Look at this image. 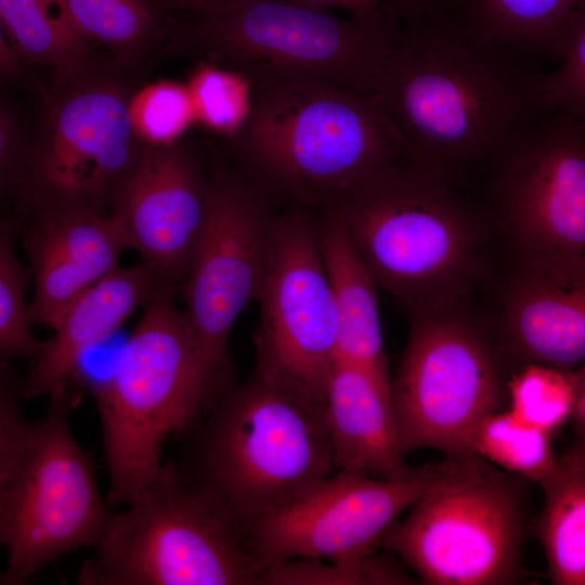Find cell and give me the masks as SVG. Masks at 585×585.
Returning a JSON list of instances; mask_svg holds the SVG:
<instances>
[{"label": "cell", "mask_w": 585, "mask_h": 585, "mask_svg": "<svg viewBox=\"0 0 585 585\" xmlns=\"http://www.w3.org/2000/svg\"><path fill=\"white\" fill-rule=\"evenodd\" d=\"M525 54L480 34L461 17L401 27L374 96L411 159L458 187L491 168L542 115L543 73Z\"/></svg>", "instance_id": "obj_1"}, {"label": "cell", "mask_w": 585, "mask_h": 585, "mask_svg": "<svg viewBox=\"0 0 585 585\" xmlns=\"http://www.w3.org/2000/svg\"><path fill=\"white\" fill-rule=\"evenodd\" d=\"M230 143L236 166L283 205L314 211L411 158L374 95L314 80L253 87Z\"/></svg>", "instance_id": "obj_2"}, {"label": "cell", "mask_w": 585, "mask_h": 585, "mask_svg": "<svg viewBox=\"0 0 585 585\" xmlns=\"http://www.w3.org/2000/svg\"><path fill=\"white\" fill-rule=\"evenodd\" d=\"M457 188L405 158L328 206L378 287L411 315L459 303L481 270V219Z\"/></svg>", "instance_id": "obj_3"}, {"label": "cell", "mask_w": 585, "mask_h": 585, "mask_svg": "<svg viewBox=\"0 0 585 585\" xmlns=\"http://www.w3.org/2000/svg\"><path fill=\"white\" fill-rule=\"evenodd\" d=\"M174 291L158 290L92 389L101 424L110 508L126 505L162 468L164 444L184 433L227 387L203 352Z\"/></svg>", "instance_id": "obj_4"}, {"label": "cell", "mask_w": 585, "mask_h": 585, "mask_svg": "<svg viewBox=\"0 0 585 585\" xmlns=\"http://www.w3.org/2000/svg\"><path fill=\"white\" fill-rule=\"evenodd\" d=\"M206 416L179 464L246 534L335 468L324 404L255 373Z\"/></svg>", "instance_id": "obj_5"}, {"label": "cell", "mask_w": 585, "mask_h": 585, "mask_svg": "<svg viewBox=\"0 0 585 585\" xmlns=\"http://www.w3.org/2000/svg\"><path fill=\"white\" fill-rule=\"evenodd\" d=\"M171 29L202 61L246 75L253 87L314 80L374 94L391 23L340 18L296 0H235L172 10Z\"/></svg>", "instance_id": "obj_6"}, {"label": "cell", "mask_w": 585, "mask_h": 585, "mask_svg": "<svg viewBox=\"0 0 585 585\" xmlns=\"http://www.w3.org/2000/svg\"><path fill=\"white\" fill-rule=\"evenodd\" d=\"M113 511L78 585H252L265 569L246 532L169 459Z\"/></svg>", "instance_id": "obj_7"}, {"label": "cell", "mask_w": 585, "mask_h": 585, "mask_svg": "<svg viewBox=\"0 0 585 585\" xmlns=\"http://www.w3.org/2000/svg\"><path fill=\"white\" fill-rule=\"evenodd\" d=\"M434 484L381 546L425 584L505 585L525 577V481L477 455L445 457Z\"/></svg>", "instance_id": "obj_8"}, {"label": "cell", "mask_w": 585, "mask_h": 585, "mask_svg": "<svg viewBox=\"0 0 585 585\" xmlns=\"http://www.w3.org/2000/svg\"><path fill=\"white\" fill-rule=\"evenodd\" d=\"M507 352L460 303L411 315L390 402L402 455H474L481 421L507 402Z\"/></svg>", "instance_id": "obj_9"}, {"label": "cell", "mask_w": 585, "mask_h": 585, "mask_svg": "<svg viewBox=\"0 0 585 585\" xmlns=\"http://www.w3.org/2000/svg\"><path fill=\"white\" fill-rule=\"evenodd\" d=\"M79 398L72 391L49 399L31 446L0 484V542L6 552L1 585H23L55 559L94 548L104 535L113 511L68 421Z\"/></svg>", "instance_id": "obj_10"}, {"label": "cell", "mask_w": 585, "mask_h": 585, "mask_svg": "<svg viewBox=\"0 0 585 585\" xmlns=\"http://www.w3.org/2000/svg\"><path fill=\"white\" fill-rule=\"evenodd\" d=\"M211 171L205 234L183 284L185 314L212 368L234 385L231 330L263 288L284 205L235 165Z\"/></svg>", "instance_id": "obj_11"}, {"label": "cell", "mask_w": 585, "mask_h": 585, "mask_svg": "<svg viewBox=\"0 0 585 585\" xmlns=\"http://www.w3.org/2000/svg\"><path fill=\"white\" fill-rule=\"evenodd\" d=\"M492 212L518 262L585 260V128L547 112L493 165Z\"/></svg>", "instance_id": "obj_12"}, {"label": "cell", "mask_w": 585, "mask_h": 585, "mask_svg": "<svg viewBox=\"0 0 585 585\" xmlns=\"http://www.w3.org/2000/svg\"><path fill=\"white\" fill-rule=\"evenodd\" d=\"M258 301L252 373L324 404L338 354V318L318 243L317 211L284 205Z\"/></svg>", "instance_id": "obj_13"}, {"label": "cell", "mask_w": 585, "mask_h": 585, "mask_svg": "<svg viewBox=\"0 0 585 585\" xmlns=\"http://www.w3.org/2000/svg\"><path fill=\"white\" fill-rule=\"evenodd\" d=\"M128 103L114 84L84 82L54 104L16 187L21 212L81 208L104 213L144 146Z\"/></svg>", "instance_id": "obj_14"}, {"label": "cell", "mask_w": 585, "mask_h": 585, "mask_svg": "<svg viewBox=\"0 0 585 585\" xmlns=\"http://www.w3.org/2000/svg\"><path fill=\"white\" fill-rule=\"evenodd\" d=\"M443 463L403 478L338 470L247 530L265 568L297 558L343 560L377 549L400 516L438 480Z\"/></svg>", "instance_id": "obj_15"}, {"label": "cell", "mask_w": 585, "mask_h": 585, "mask_svg": "<svg viewBox=\"0 0 585 585\" xmlns=\"http://www.w3.org/2000/svg\"><path fill=\"white\" fill-rule=\"evenodd\" d=\"M211 188V171L178 142L144 145L113 193L108 213L130 249L174 292L183 287L205 234Z\"/></svg>", "instance_id": "obj_16"}, {"label": "cell", "mask_w": 585, "mask_h": 585, "mask_svg": "<svg viewBox=\"0 0 585 585\" xmlns=\"http://www.w3.org/2000/svg\"><path fill=\"white\" fill-rule=\"evenodd\" d=\"M16 222L35 284L29 320L51 329L80 295L119 266L120 256L130 249L108 213L44 208L23 212Z\"/></svg>", "instance_id": "obj_17"}, {"label": "cell", "mask_w": 585, "mask_h": 585, "mask_svg": "<svg viewBox=\"0 0 585 585\" xmlns=\"http://www.w3.org/2000/svg\"><path fill=\"white\" fill-rule=\"evenodd\" d=\"M498 340L524 364L585 365V260L518 262L499 302Z\"/></svg>", "instance_id": "obj_18"}, {"label": "cell", "mask_w": 585, "mask_h": 585, "mask_svg": "<svg viewBox=\"0 0 585 585\" xmlns=\"http://www.w3.org/2000/svg\"><path fill=\"white\" fill-rule=\"evenodd\" d=\"M167 287L139 263L118 266L66 310L21 380L24 399H49L75 391L84 354L114 334L134 312ZM169 288V287H168Z\"/></svg>", "instance_id": "obj_19"}, {"label": "cell", "mask_w": 585, "mask_h": 585, "mask_svg": "<svg viewBox=\"0 0 585 585\" xmlns=\"http://www.w3.org/2000/svg\"><path fill=\"white\" fill-rule=\"evenodd\" d=\"M324 411L337 470L381 479L411 474L399 450L390 387L359 365L336 360Z\"/></svg>", "instance_id": "obj_20"}, {"label": "cell", "mask_w": 585, "mask_h": 585, "mask_svg": "<svg viewBox=\"0 0 585 585\" xmlns=\"http://www.w3.org/2000/svg\"><path fill=\"white\" fill-rule=\"evenodd\" d=\"M317 236L338 318V354L391 387L380 314L378 285L332 207L317 211Z\"/></svg>", "instance_id": "obj_21"}, {"label": "cell", "mask_w": 585, "mask_h": 585, "mask_svg": "<svg viewBox=\"0 0 585 585\" xmlns=\"http://www.w3.org/2000/svg\"><path fill=\"white\" fill-rule=\"evenodd\" d=\"M540 486L544 502L535 531L550 581L585 585V450L571 443Z\"/></svg>", "instance_id": "obj_22"}, {"label": "cell", "mask_w": 585, "mask_h": 585, "mask_svg": "<svg viewBox=\"0 0 585 585\" xmlns=\"http://www.w3.org/2000/svg\"><path fill=\"white\" fill-rule=\"evenodd\" d=\"M585 0H468L461 18L480 34L525 55L556 56Z\"/></svg>", "instance_id": "obj_23"}, {"label": "cell", "mask_w": 585, "mask_h": 585, "mask_svg": "<svg viewBox=\"0 0 585 585\" xmlns=\"http://www.w3.org/2000/svg\"><path fill=\"white\" fill-rule=\"evenodd\" d=\"M5 36L26 58L74 78L88 58L89 41L75 28L60 0H0Z\"/></svg>", "instance_id": "obj_24"}, {"label": "cell", "mask_w": 585, "mask_h": 585, "mask_svg": "<svg viewBox=\"0 0 585 585\" xmlns=\"http://www.w3.org/2000/svg\"><path fill=\"white\" fill-rule=\"evenodd\" d=\"M551 439V433L509 410H500L481 421L474 433L472 452L504 471L541 485L557 461Z\"/></svg>", "instance_id": "obj_25"}, {"label": "cell", "mask_w": 585, "mask_h": 585, "mask_svg": "<svg viewBox=\"0 0 585 585\" xmlns=\"http://www.w3.org/2000/svg\"><path fill=\"white\" fill-rule=\"evenodd\" d=\"M75 28L116 57L134 56L164 23L154 0H60Z\"/></svg>", "instance_id": "obj_26"}, {"label": "cell", "mask_w": 585, "mask_h": 585, "mask_svg": "<svg viewBox=\"0 0 585 585\" xmlns=\"http://www.w3.org/2000/svg\"><path fill=\"white\" fill-rule=\"evenodd\" d=\"M16 219H8L0 227V362L6 366L13 360L31 362L41 350L29 320L27 288L31 276L18 259Z\"/></svg>", "instance_id": "obj_27"}, {"label": "cell", "mask_w": 585, "mask_h": 585, "mask_svg": "<svg viewBox=\"0 0 585 585\" xmlns=\"http://www.w3.org/2000/svg\"><path fill=\"white\" fill-rule=\"evenodd\" d=\"M185 84L196 122L227 141L243 129L253 100V83L246 75L200 61Z\"/></svg>", "instance_id": "obj_28"}, {"label": "cell", "mask_w": 585, "mask_h": 585, "mask_svg": "<svg viewBox=\"0 0 585 585\" xmlns=\"http://www.w3.org/2000/svg\"><path fill=\"white\" fill-rule=\"evenodd\" d=\"M388 554L377 549L365 555L325 560L297 558L272 563L265 568L260 584L265 585H355L414 584V578Z\"/></svg>", "instance_id": "obj_29"}, {"label": "cell", "mask_w": 585, "mask_h": 585, "mask_svg": "<svg viewBox=\"0 0 585 585\" xmlns=\"http://www.w3.org/2000/svg\"><path fill=\"white\" fill-rule=\"evenodd\" d=\"M577 388V369L561 370L525 364L510 377L508 410L526 422L554 434L572 416Z\"/></svg>", "instance_id": "obj_30"}, {"label": "cell", "mask_w": 585, "mask_h": 585, "mask_svg": "<svg viewBox=\"0 0 585 585\" xmlns=\"http://www.w3.org/2000/svg\"><path fill=\"white\" fill-rule=\"evenodd\" d=\"M128 109L136 138L148 146L178 143L195 122L186 84L172 80L144 86L129 100Z\"/></svg>", "instance_id": "obj_31"}, {"label": "cell", "mask_w": 585, "mask_h": 585, "mask_svg": "<svg viewBox=\"0 0 585 585\" xmlns=\"http://www.w3.org/2000/svg\"><path fill=\"white\" fill-rule=\"evenodd\" d=\"M560 64L543 73L541 95L546 112L585 117V4L568 24L559 46Z\"/></svg>", "instance_id": "obj_32"}, {"label": "cell", "mask_w": 585, "mask_h": 585, "mask_svg": "<svg viewBox=\"0 0 585 585\" xmlns=\"http://www.w3.org/2000/svg\"><path fill=\"white\" fill-rule=\"evenodd\" d=\"M21 380L1 366L0 379V484L5 482L31 446L40 426L22 413Z\"/></svg>", "instance_id": "obj_33"}, {"label": "cell", "mask_w": 585, "mask_h": 585, "mask_svg": "<svg viewBox=\"0 0 585 585\" xmlns=\"http://www.w3.org/2000/svg\"><path fill=\"white\" fill-rule=\"evenodd\" d=\"M468 0H381L385 17L398 28L444 18L460 17Z\"/></svg>", "instance_id": "obj_34"}, {"label": "cell", "mask_w": 585, "mask_h": 585, "mask_svg": "<svg viewBox=\"0 0 585 585\" xmlns=\"http://www.w3.org/2000/svg\"><path fill=\"white\" fill-rule=\"evenodd\" d=\"M29 152L22 145L16 118L11 109L0 110V170L1 186L16 188L26 168Z\"/></svg>", "instance_id": "obj_35"}, {"label": "cell", "mask_w": 585, "mask_h": 585, "mask_svg": "<svg viewBox=\"0 0 585 585\" xmlns=\"http://www.w3.org/2000/svg\"><path fill=\"white\" fill-rule=\"evenodd\" d=\"M309 6L327 10L339 8L351 17L375 24L390 23L382 13L381 0H296ZM392 24V23H391Z\"/></svg>", "instance_id": "obj_36"}, {"label": "cell", "mask_w": 585, "mask_h": 585, "mask_svg": "<svg viewBox=\"0 0 585 585\" xmlns=\"http://www.w3.org/2000/svg\"><path fill=\"white\" fill-rule=\"evenodd\" d=\"M569 424L572 444L585 450V365L577 369L576 399Z\"/></svg>", "instance_id": "obj_37"}, {"label": "cell", "mask_w": 585, "mask_h": 585, "mask_svg": "<svg viewBox=\"0 0 585 585\" xmlns=\"http://www.w3.org/2000/svg\"><path fill=\"white\" fill-rule=\"evenodd\" d=\"M18 54L17 49L13 46L10 39L1 32L0 37V64L1 74L5 77H12L18 69Z\"/></svg>", "instance_id": "obj_38"}, {"label": "cell", "mask_w": 585, "mask_h": 585, "mask_svg": "<svg viewBox=\"0 0 585 585\" xmlns=\"http://www.w3.org/2000/svg\"><path fill=\"white\" fill-rule=\"evenodd\" d=\"M170 3V9H185L198 5H207L214 3L231 2L235 0H167Z\"/></svg>", "instance_id": "obj_39"}, {"label": "cell", "mask_w": 585, "mask_h": 585, "mask_svg": "<svg viewBox=\"0 0 585 585\" xmlns=\"http://www.w3.org/2000/svg\"><path fill=\"white\" fill-rule=\"evenodd\" d=\"M580 119H581V121H582V123H583V126H584V128H585V117L580 118Z\"/></svg>", "instance_id": "obj_40"}]
</instances>
